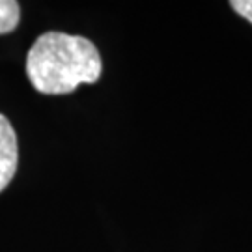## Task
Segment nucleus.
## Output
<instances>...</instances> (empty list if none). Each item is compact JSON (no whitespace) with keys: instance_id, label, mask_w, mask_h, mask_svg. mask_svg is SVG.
Masks as SVG:
<instances>
[{"instance_id":"obj_2","label":"nucleus","mask_w":252,"mask_h":252,"mask_svg":"<svg viewBox=\"0 0 252 252\" xmlns=\"http://www.w3.org/2000/svg\"><path fill=\"white\" fill-rule=\"evenodd\" d=\"M19 164V144L15 129L8 118L0 114V192L6 190Z\"/></svg>"},{"instance_id":"obj_4","label":"nucleus","mask_w":252,"mask_h":252,"mask_svg":"<svg viewBox=\"0 0 252 252\" xmlns=\"http://www.w3.org/2000/svg\"><path fill=\"white\" fill-rule=\"evenodd\" d=\"M230 6L234 8L235 13H239L252 25V0H234Z\"/></svg>"},{"instance_id":"obj_1","label":"nucleus","mask_w":252,"mask_h":252,"mask_svg":"<svg viewBox=\"0 0 252 252\" xmlns=\"http://www.w3.org/2000/svg\"><path fill=\"white\" fill-rule=\"evenodd\" d=\"M25 69L28 81L39 94L65 95L81 84L99 81L103 60L88 37L47 32L30 47Z\"/></svg>"},{"instance_id":"obj_3","label":"nucleus","mask_w":252,"mask_h":252,"mask_svg":"<svg viewBox=\"0 0 252 252\" xmlns=\"http://www.w3.org/2000/svg\"><path fill=\"white\" fill-rule=\"evenodd\" d=\"M21 21V8L15 0H0V36L9 34Z\"/></svg>"}]
</instances>
